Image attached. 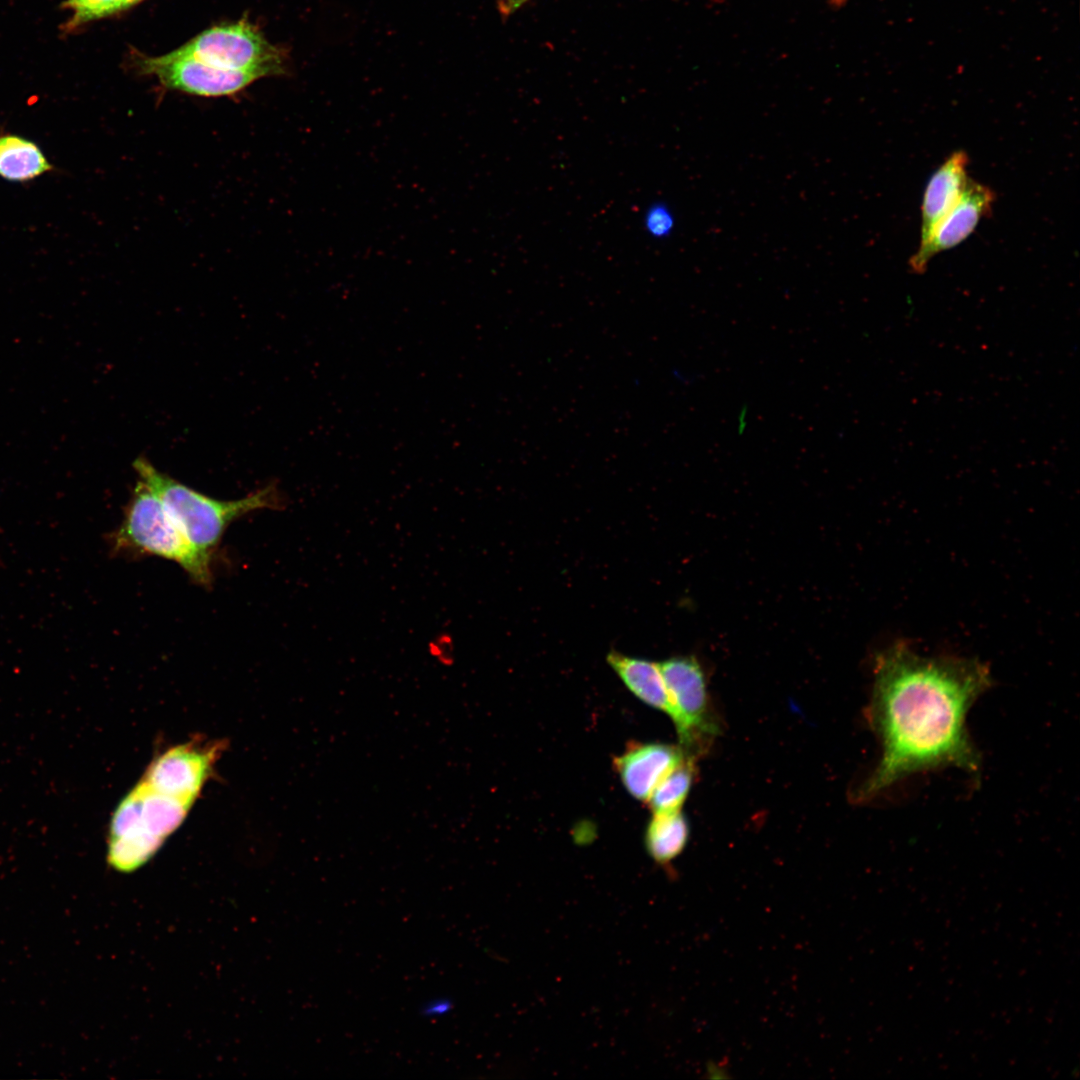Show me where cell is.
<instances>
[{"instance_id": "cell-1", "label": "cell", "mask_w": 1080, "mask_h": 1080, "mask_svg": "<svg viewBox=\"0 0 1080 1080\" xmlns=\"http://www.w3.org/2000/svg\"><path fill=\"white\" fill-rule=\"evenodd\" d=\"M990 685L987 666L975 659L925 657L904 642L881 651L875 657L869 719L882 756L858 799L918 772L950 766L978 770L966 716Z\"/></svg>"}, {"instance_id": "cell-2", "label": "cell", "mask_w": 1080, "mask_h": 1080, "mask_svg": "<svg viewBox=\"0 0 1080 1080\" xmlns=\"http://www.w3.org/2000/svg\"><path fill=\"white\" fill-rule=\"evenodd\" d=\"M133 467L139 480L161 499L191 544L210 557L234 520L253 511L281 509L284 505V498L274 483L244 498L223 501L180 483L159 471L145 457H138Z\"/></svg>"}, {"instance_id": "cell-3", "label": "cell", "mask_w": 1080, "mask_h": 1080, "mask_svg": "<svg viewBox=\"0 0 1080 1080\" xmlns=\"http://www.w3.org/2000/svg\"><path fill=\"white\" fill-rule=\"evenodd\" d=\"M192 805L140 779L112 814L109 864L121 872H131L146 863L181 825Z\"/></svg>"}, {"instance_id": "cell-4", "label": "cell", "mask_w": 1080, "mask_h": 1080, "mask_svg": "<svg viewBox=\"0 0 1080 1080\" xmlns=\"http://www.w3.org/2000/svg\"><path fill=\"white\" fill-rule=\"evenodd\" d=\"M107 540L112 554L158 556L177 563L200 585L211 584V557L191 544L161 499L140 480L120 526Z\"/></svg>"}, {"instance_id": "cell-5", "label": "cell", "mask_w": 1080, "mask_h": 1080, "mask_svg": "<svg viewBox=\"0 0 1080 1080\" xmlns=\"http://www.w3.org/2000/svg\"><path fill=\"white\" fill-rule=\"evenodd\" d=\"M176 51L219 69L251 73L259 78L290 73L287 50L270 43L246 21L214 26Z\"/></svg>"}, {"instance_id": "cell-6", "label": "cell", "mask_w": 1080, "mask_h": 1080, "mask_svg": "<svg viewBox=\"0 0 1080 1080\" xmlns=\"http://www.w3.org/2000/svg\"><path fill=\"white\" fill-rule=\"evenodd\" d=\"M658 667L677 714L674 725L683 750L696 749L717 730L708 710L703 670L691 656L671 657Z\"/></svg>"}, {"instance_id": "cell-7", "label": "cell", "mask_w": 1080, "mask_h": 1080, "mask_svg": "<svg viewBox=\"0 0 1080 1080\" xmlns=\"http://www.w3.org/2000/svg\"><path fill=\"white\" fill-rule=\"evenodd\" d=\"M137 64L141 72L156 76L166 88L205 97L231 95L260 79L251 73L207 65L176 50L157 57L139 55Z\"/></svg>"}, {"instance_id": "cell-8", "label": "cell", "mask_w": 1080, "mask_h": 1080, "mask_svg": "<svg viewBox=\"0 0 1080 1080\" xmlns=\"http://www.w3.org/2000/svg\"><path fill=\"white\" fill-rule=\"evenodd\" d=\"M223 750L222 742L190 741L174 746L155 758L141 779L194 803Z\"/></svg>"}, {"instance_id": "cell-9", "label": "cell", "mask_w": 1080, "mask_h": 1080, "mask_svg": "<svg viewBox=\"0 0 1080 1080\" xmlns=\"http://www.w3.org/2000/svg\"><path fill=\"white\" fill-rule=\"evenodd\" d=\"M994 201L995 194L988 186L969 179L954 207L939 222L928 240L919 245L911 256V272L923 274L935 255L964 241L981 219L991 213Z\"/></svg>"}, {"instance_id": "cell-10", "label": "cell", "mask_w": 1080, "mask_h": 1080, "mask_svg": "<svg viewBox=\"0 0 1080 1080\" xmlns=\"http://www.w3.org/2000/svg\"><path fill=\"white\" fill-rule=\"evenodd\" d=\"M687 755L682 748L663 743H631L614 759L625 789L637 800L648 801L656 786Z\"/></svg>"}, {"instance_id": "cell-11", "label": "cell", "mask_w": 1080, "mask_h": 1080, "mask_svg": "<svg viewBox=\"0 0 1080 1080\" xmlns=\"http://www.w3.org/2000/svg\"><path fill=\"white\" fill-rule=\"evenodd\" d=\"M967 166V154L956 151L930 177L921 206L920 245L928 240L939 222L959 200L969 181Z\"/></svg>"}, {"instance_id": "cell-12", "label": "cell", "mask_w": 1080, "mask_h": 1080, "mask_svg": "<svg viewBox=\"0 0 1080 1080\" xmlns=\"http://www.w3.org/2000/svg\"><path fill=\"white\" fill-rule=\"evenodd\" d=\"M607 661L626 687L642 702L665 712L675 724L677 714L657 663L611 651Z\"/></svg>"}, {"instance_id": "cell-13", "label": "cell", "mask_w": 1080, "mask_h": 1080, "mask_svg": "<svg viewBox=\"0 0 1080 1080\" xmlns=\"http://www.w3.org/2000/svg\"><path fill=\"white\" fill-rule=\"evenodd\" d=\"M52 169L35 142L15 134L0 135V177L11 182H28Z\"/></svg>"}, {"instance_id": "cell-14", "label": "cell", "mask_w": 1080, "mask_h": 1080, "mask_svg": "<svg viewBox=\"0 0 1080 1080\" xmlns=\"http://www.w3.org/2000/svg\"><path fill=\"white\" fill-rule=\"evenodd\" d=\"M689 826L680 810L654 813L645 833V847L659 865L668 867L684 850Z\"/></svg>"}, {"instance_id": "cell-15", "label": "cell", "mask_w": 1080, "mask_h": 1080, "mask_svg": "<svg viewBox=\"0 0 1080 1080\" xmlns=\"http://www.w3.org/2000/svg\"><path fill=\"white\" fill-rule=\"evenodd\" d=\"M694 771V760L687 755L652 792L647 801L651 810L654 813L680 810L693 783Z\"/></svg>"}, {"instance_id": "cell-16", "label": "cell", "mask_w": 1080, "mask_h": 1080, "mask_svg": "<svg viewBox=\"0 0 1080 1080\" xmlns=\"http://www.w3.org/2000/svg\"><path fill=\"white\" fill-rule=\"evenodd\" d=\"M125 0H67L64 6L72 11L69 28L113 15L125 10Z\"/></svg>"}, {"instance_id": "cell-17", "label": "cell", "mask_w": 1080, "mask_h": 1080, "mask_svg": "<svg viewBox=\"0 0 1080 1080\" xmlns=\"http://www.w3.org/2000/svg\"><path fill=\"white\" fill-rule=\"evenodd\" d=\"M643 227L651 238L657 240L666 239L675 230V214L665 202H653L644 211Z\"/></svg>"}, {"instance_id": "cell-18", "label": "cell", "mask_w": 1080, "mask_h": 1080, "mask_svg": "<svg viewBox=\"0 0 1080 1080\" xmlns=\"http://www.w3.org/2000/svg\"><path fill=\"white\" fill-rule=\"evenodd\" d=\"M454 1004L448 997H436L426 1001L420 1008V1013L426 1018H437L451 1012Z\"/></svg>"}, {"instance_id": "cell-19", "label": "cell", "mask_w": 1080, "mask_h": 1080, "mask_svg": "<svg viewBox=\"0 0 1080 1080\" xmlns=\"http://www.w3.org/2000/svg\"><path fill=\"white\" fill-rule=\"evenodd\" d=\"M496 6L503 17H509L521 7V0H496Z\"/></svg>"}, {"instance_id": "cell-20", "label": "cell", "mask_w": 1080, "mask_h": 1080, "mask_svg": "<svg viewBox=\"0 0 1080 1080\" xmlns=\"http://www.w3.org/2000/svg\"><path fill=\"white\" fill-rule=\"evenodd\" d=\"M140 1H142V0H125V1H124V6H125V9H128V8H130L131 6H133V5L137 4V3H138V2H140Z\"/></svg>"}, {"instance_id": "cell-21", "label": "cell", "mask_w": 1080, "mask_h": 1080, "mask_svg": "<svg viewBox=\"0 0 1080 1080\" xmlns=\"http://www.w3.org/2000/svg\"><path fill=\"white\" fill-rule=\"evenodd\" d=\"M830 2L835 6H841L845 0H830Z\"/></svg>"}, {"instance_id": "cell-22", "label": "cell", "mask_w": 1080, "mask_h": 1080, "mask_svg": "<svg viewBox=\"0 0 1080 1080\" xmlns=\"http://www.w3.org/2000/svg\"><path fill=\"white\" fill-rule=\"evenodd\" d=\"M530 0H521V7H523Z\"/></svg>"}]
</instances>
